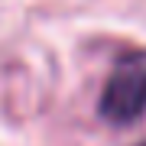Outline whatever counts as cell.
I'll return each instance as SVG.
<instances>
[{"mask_svg": "<svg viewBox=\"0 0 146 146\" xmlns=\"http://www.w3.org/2000/svg\"><path fill=\"white\" fill-rule=\"evenodd\" d=\"M98 110L107 123H136L146 114V52H130L117 62L101 91Z\"/></svg>", "mask_w": 146, "mask_h": 146, "instance_id": "obj_1", "label": "cell"}, {"mask_svg": "<svg viewBox=\"0 0 146 146\" xmlns=\"http://www.w3.org/2000/svg\"><path fill=\"white\" fill-rule=\"evenodd\" d=\"M140 146H146V143H140Z\"/></svg>", "mask_w": 146, "mask_h": 146, "instance_id": "obj_2", "label": "cell"}]
</instances>
